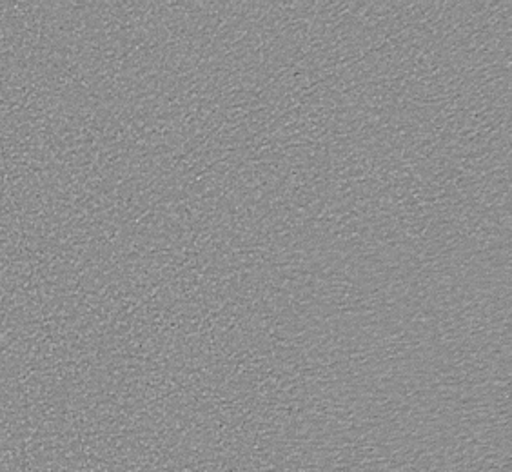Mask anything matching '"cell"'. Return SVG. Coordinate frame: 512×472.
<instances>
[]
</instances>
